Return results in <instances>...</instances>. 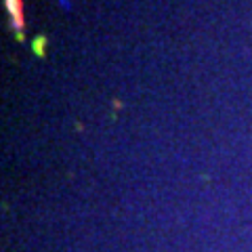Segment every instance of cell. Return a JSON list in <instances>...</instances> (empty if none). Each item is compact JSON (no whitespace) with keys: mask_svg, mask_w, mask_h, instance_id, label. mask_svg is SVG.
I'll return each mask as SVG.
<instances>
[{"mask_svg":"<svg viewBox=\"0 0 252 252\" xmlns=\"http://www.w3.org/2000/svg\"><path fill=\"white\" fill-rule=\"evenodd\" d=\"M6 6H9V13L13 15V23H15V28H21V26H23L21 0H6Z\"/></svg>","mask_w":252,"mask_h":252,"instance_id":"1","label":"cell"}]
</instances>
